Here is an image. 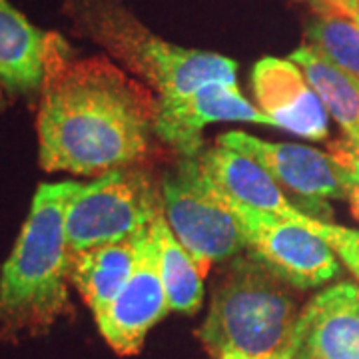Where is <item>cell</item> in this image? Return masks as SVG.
<instances>
[{
  "label": "cell",
  "mask_w": 359,
  "mask_h": 359,
  "mask_svg": "<svg viewBox=\"0 0 359 359\" xmlns=\"http://www.w3.org/2000/svg\"><path fill=\"white\" fill-rule=\"evenodd\" d=\"M313 4V8H327V11H334V13L346 16L347 11L358 2V0H308Z\"/></svg>",
  "instance_id": "ffe728a7"
},
{
  "label": "cell",
  "mask_w": 359,
  "mask_h": 359,
  "mask_svg": "<svg viewBox=\"0 0 359 359\" xmlns=\"http://www.w3.org/2000/svg\"><path fill=\"white\" fill-rule=\"evenodd\" d=\"M162 214V196L142 166H128L80 184L66 208L68 252L116 244L148 230Z\"/></svg>",
  "instance_id": "8992f818"
},
{
  "label": "cell",
  "mask_w": 359,
  "mask_h": 359,
  "mask_svg": "<svg viewBox=\"0 0 359 359\" xmlns=\"http://www.w3.org/2000/svg\"><path fill=\"white\" fill-rule=\"evenodd\" d=\"M308 22V46L359 84V28L349 18L327 8H313Z\"/></svg>",
  "instance_id": "ac0fdd59"
},
{
  "label": "cell",
  "mask_w": 359,
  "mask_h": 359,
  "mask_svg": "<svg viewBox=\"0 0 359 359\" xmlns=\"http://www.w3.org/2000/svg\"><path fill=\"white\" fill-rule=\"evenodd\" d=\"M349 202H351V210H353L355 218L359 219V188L358 186H353V188H351V192H349Z\"/></svg>",
  "instance_id": "44dd1931"
},
{
  "label": "cell",
  "mask_w": 359,
  "mask_h": 359,
  "mask_svg": "<svg viewBox=\"0 0 359 359\" xmlns=\"http://www.w3.org/2000/svg\"><path fill=\"white\" fill-rule=\"evenodd\" d=\"M257 106L273 126L308 140H325L330 114L308 78L290 58L266 56L252 72Z\"/></svg>",
  "instance_id": "7c38bea8"
},
{
  "label": "cell",
  "mask_w": 359,
  "mask_h": 359,
  "mask_svg": "<svg viewBox=\"0 0 359 359\" xmlns=\"http://www.w3.org/2000/svg\"><path fill=\"white\" fill-rule=\"evenodd\" d=\"M212 122H252L273 126L245 98L238 82H210L178 100H158L156 136L182 156H198L202 130Z\"/></svg>",
  "instance_id": "8fae6325"
},
{
  "label": "cell",
  "mask_w": 359,
  "mask_h": 359,
  "mask_svg": "<svg viewBox=\"0 0 359 359\" xmlns=\"http://www.w3.org/2000/svg\"><path fill=\"white\" fill-rule=\"evenodd\" d=\"M320 96L327 114L344 130V138L359 144V84L304 44L290 56Z\"/></svg>",
  "instance_id": "2e32d148"
},
{
  "label": "cell",
  "mask_w": 359,
  "mask_h": 359,
  "mask_svg": "<svg viewBox=\"0 0 359 359\" xmlns=\"http://www.w3.org/2000/svg\"><path fill=\"white\" fill-rule=\"evenodd\" d=\"M224 196L240 222L245 245L283 282L308 290L327 283L339 273L335 252L321 238L292 222L240 204L226 192Z\"/></svg>",
  "instance_id": "ba28073f"
},
{
  "label": "cell",
  "mask_w": 359,
  "mask_h": 359,
  "mask_svg": "<svg viewBox=\"0 0 359 359\" xmlns=\"http://www.w3.org/2000/svg\"><path fill=\"white\" fill-rule=\"evenodd\" d=\"M2 94H4V90L0 88V108L4 106V96H2Z\"/></svg>",
  "instance_id": "603a6c76"
},
{
  "label": "cell",
  "mask_w": 359,
  "mask_h": 359,
  "mask_svg": "<svg viewBox=\"0 0 359 359\" xmlns=\"http://www.w3.org/2000/svg\"><path fill=\"white\" fill-rule=\"evenodd\" d=\"M136 242V268L114 302L96 318L104 339L120 355L138 353L146 334L170 309L158 268V242L152 226L138 233Z\"/></svg>",
  "instance_id": "30bf717a"
},
{
  "label": "cell",
  "mask_w": 359,
  "mask_h": 359,
  "mask_svg": "<svg viewBox=\"0 0 359 359\" xmlns=\"http://www.w3.org/2000/svg\"><path fill=\"white\" fill-rule=\"evenodd\" d=\"M138 259L136 238L116 244L94 245L70 254L68 280L84 297L94 318L104 313L130 280Z\"/></svg>",
  "instance_id": "9a60e30c"
},
{
  "label": "cell",
  "mask_w": 359,
  "mask_h": 359,
  "mask_svg": "<svg viewBox=\"0 0 359 359\" xmlns=\"http://www.w3.org/2000/svg\"><path fill=\"white\" fill-rule=\"evenodd\" d=\"M48 32L32 25L11 0H0V88L8 94H40Z\"/></svg>",
  "instance_id": "5bb4252c"
},
{
  "label": "cell",
  "mask_w": 359,
  "mask_h": 359,
  "mask_svg": "<svg viewBox=\"0 0 359 359\" xmlns=\"http://www.w3.org/2000/svg\"><path fill=\"white\" fill-rule=\"evenodd\" d=\"M218 146L236 150L252 158L268 172L271 180L287 192L304 198L313 208V214L327 208L325 200H349L353 184L349 182L344 168L332 154L313 150L299 144H276L259 140L245 132H228L218 138Z\"/></svg>",
  "instance_id": "9c48e42d"
},
{
  "label": "cell",
  "mask_w": 359,
  "mask_h": 359,
  "mask_svg": "<svg viewBox=\"0 0 359 359\" xmlns=\"http://www.w3.org/2000/svg\"><path fill=\"white\" fill-rule=\"evenodd\" d=\"M152 230L158 242V268L166 290L168 306L182 313L198 311L204 299V276L198 264L170 230L164 212L154 219Z\"/></svg>",
  "instance_id": "e0dca14e"
},
{
  "label": "cell",
  "mask_w": 359,
  "mask_h": 359,
  "mask_svg": "<svg viewBox=\"0 0 359 359\" xmlns=\"http://www.w3.org/2000/svg\"><path fill=\"white\" fill-rule=\"evenodd\" d=\"M330 154L344 168L349 182L359 188V144H353L347 138H339L330 144Z\"/></svg>",
  "instance_id": "d6986e66"
},
{
  "label": "cell",
  "mask_w": 359,
  "mask_h": 359,
  "mask_svg": "<svg viewBox=\"0 0 359 359\" xmlns=\"http://www.w3.org/2000/svg\"><path fill=\"white\" fill-rule=\"evenodd\" d=\"M78 36L98 44L158 100H178L210 82H236V62L214 52L182 48L156 36L124 0H62Z\"/></svg>",
  "instance_id": "3957f363"
},
{
  "label": "cell",
  "mask_w": 359,
  "mask_h": 359,
  "mask_svg": "<svg viewBox=\"0 0 359 359\" xmlns=\"http://www.w3.org/2000/svg\"><path fill=\"white\" fill-rule=\"evenodd\" d=\"M158 96L106 56L78 58L48 32L39 106V160L46 172L102 176L140 166L156 136Z\"/></svg>",
  "instance_id": "6da1fadb"
},
{
  "label": "cell",
  "mask_w": 359,
  "mask_h": 359,
  "mask_svg": "<svg viewBox=\"0 0 359 359\" xmlns=\"http://www.w3.org/2000/svg\"><path fill=\"white\" fill-rule=\"evenodd\" d=\"M78 182L40 184L28 218L0 271V337L46 334L70 313L66 208Z\"/></svg>",
  "instance_id": "7a4b0ae2"
},
{
  "label": "cell",
  "mask_w": 359,
  "mask_h": 359,
  "mask_svg": "<svg viewBox=\"0 0 359 359\" xmlns=\"http://www.w3.org/2000/svg\"><path fill=\"white\" fill-rule=\"evenodd\" d=\"M283 283L256 256L231 264L198 332L214 359H294L299 316Z\"/></svg>",
  "instance_id": "277c9868"
},
{
  "label": "cell",
  "mask_w": 359,
  "mask_h": 359,
  "mask_svg": "<svg viewBox=\"0 0 359 359\" xmlns=\"http://www.w3.org/2000/svg\"><path fill=\"white\" fill-rule=\"evenodd\" d=\"M162 212L170 230L194 257L202 276L236 256L245 236L224 190L205 170L202 154L182 156L162 182Z\"/></svg>",
  "instance_id": "5b68a950"
},
{
  "label": "cell",
  "mask_w": 359,
  "mask_h": 359,
  "mask_svg": "<svg viewBox=\"0 0 359 359\" xmlns=\"http://www.w3.org/2000/svg\"><path fill=\"white\" fill-rule=\"evenodd\" d=\"M205 170L216 180L219 188L233 198L236 202L248 205L252 210H259L271 216L292 222L295 226L311 231L321 238L334 250L347 269L355 276L359 283V231L349 230L344 226H334L323 219L306 214L302 208L294 205L285 196L282 188L271 180L264 168L256 164L252 158L240 154L236 150L214 146L202 154Z\"/></svg>",
  "instance_id": "52a82bcc"
},
{
  "label": "cell",
  "mask_w": 359,
  "mask_h": 359,
  "mask_svg": "<svg viewBox=\"0 0 359 359\" xmlns=\"http://www.w3.org/2000/svg\"><path fill=\"white\" fill-rule=\"evenodd\" d=\"M346 18H349V20L359 28V0L353 4V6H351V8H349V11H347Z\"/></svg>",
  "instance_id": "7402d4cb"
},
{
  "label": "cell",
  "mask_w": 359,
  "mask_h": 359,
  "mask_svg": "<svg viewBox=\"0 0 359 359\" xmlns=\"http://www.w3.org/2000/svg\"><path fill=\"white\" fill-rule=\"evenodd\" d=\"M294 359H359V283H339L311 299L297 320Z\"/></svg>",
  "instance_id": "4fadbf2b"
}]
</instances>
